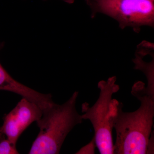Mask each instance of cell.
<instances>
[{"label":"cell","mask_w":154,"mask_h":154,"mask_svg":"<svg viewBox=\"0 0 154 154\" xmlns=\"http://www.w3.org/2000/svg\"><path fill=\"white\" fill-rule=\"evenodd\" d=\"M131 94L141 104L134 112H123V104L116 99L110 103V121L116 132L114 154L152 153L154 95L140 81L133 85Z\"/></svg>","instance_id":"obj_1"},{"label":"cell","mask_w":154,"mask_h":154,"mask_svg":"<svg viewBox=\"0 0 154 154\" xmlns=\"http://www.w3.org/2000/svg\"><path fill=\"white\" fill-rule=\"evenodd\" d=\"M79 92L75 91L62 105L54 103L42 110L41 117L36 122L39 132L33 141L29 154H57L67 136L83 119L78 113L76 103Z\"/></svg>","instance_id":"obj_2"},{"label":"cell","mask_w":154,"mask_h":154,"mask_svg":"<svg viewBox=\"0 0 154 154\" xmlns=\"http://www.w3.org/2000/svg\"><path fill=\"white\" fill-rule=\"evenodd\" d=\"M116 81V76L110 77L106 81H100L98 84L100 94L96 103L91 107L87 102L82 105L84 113L81 116L83 119H88L92 123L95 143L100 154H114L110 111L112 96L119 90Z\"/></svg>","instance_id":"obj_3"},{"label":"cell","mask_w":154,"mask_h":154,"mask_svg":"<svg viewBox=\"0 0 154 154\" xmlns=\"http://www.w3.org/2000/svg\"><path fill=\"white\" fill-rule=\"evenodd\" d=\"M94 15L105 14L118 22L121 28L139 30L143 26H152L154 0H86Z\"/></svg>","instance_id":"obj_4"},{"label":"cell","mask_w":154,"mask_h":154,"mask_svg":"<svg viewBox=\"0 0 154 154\" xmlns=\"http://www.w3.org/2000/svg\"><path fill=\"white\" fill-rule=\"evenodd\" d=\"M41 107L26 98L18 102L15 108L4 116L0 128V138H5L16 145L22 133L42 115Z\"/></svg>","instance_id":"obj_5"},{"label":"cell","mask_w":154,"mask_h":154,"mask_svg":"<svg viewBox=\"0 0 154 154\" xmlns=\"http://www.w3.org/2000/svg\"><path fill=\"white\" fill-rule=\"evenodd\" d=\"M4 46L0 43V50ZM0 91H10L20 95L23 98L34 102L44 109L53 102L50 94L39 93L17 82L9 75L0 63Z\"/></svg>","instance_id":"obj_6"},{"label":"cell","mask_w":154,"mask_h":154,"mask_svg":"<svg viewBox=\"0 0 154 154\" xmlns=\"http://www.w3.org/2000/svg\"><path fill=\"white\" fill-rule=\"evenodd\" d=\"M19 154L16 145L5 138H0V154Z\"/></svg>","instance_id":"obj_7"},{"label":"cell","mask_w":154,"mask_h":154,"mask_svg":"<svg viewBox=\"0 0 154 154\" xmlns=\"http://www.w3.org/2000/svg\"><path fill=\"white\" fill-rule=\"evenodd\" d=\"M96 146L95 139L93 138L90 143L80 149L77 154H94L95 153V147Z\"/></svg>","instance_id":"obj_8"},{"label":"cell","mask_w":154,"mask_h":154,"mask_svg":"<svg viewBox=\"0 0 154 154\" xmlns=\"http://www.w3.org/2000/svg\"><path fill=\"white\" fill-rule=\"evenodd\" d=\"M62 1H63L64 2H66L67 3H72L73 2L74 0H62Z\"/></svg>","instance_id":"obj_9"}]
</instances>
